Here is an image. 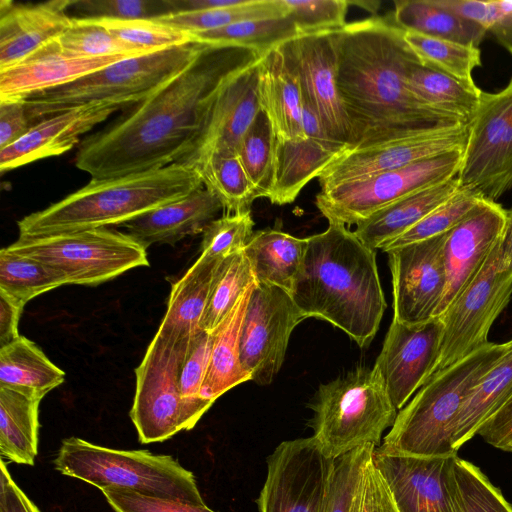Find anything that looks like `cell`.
I'll return each mask as SVG.
<instances>
[{"label": "cell", "instance_id": "cell-2", "mask_svg": "<svg viewBox=\"0 0 512 512\" xmlns=\"http://www.w3.org/2000/svg\"><path fill=\"white\" fill-rule=\"evenodd\" d=\"M333 38L337 86L351 133L348 150L466 124L426 109L413 97L406 79L419 59L393 21L374 17L347 23Z\"/></svg>", "mask_w": 512, "mask_h": 512}, {"label": "cell", "instance_id": "cell-33", "mask_svg": "<svg viewBox=\"0 0 512 512\" xmlns=\"http://www.w3.org/2000/svg\"><path fill=\"white\" fill-rule=\"evenodd\" d=\"M256 283L239 298L233 309L212 332L210 361L201 396L215 402L217 398L250 378L240 363V336L247 305Z\"/></svg>", "mask_w": 512, "mask_h": 512}, {"label": "cell", "instance_id": "cell-19", "mask_svg": "<svg viewBox=\"0 0 512 512\" xmlns=\"http://www.w3.org/2000/svg\"><path fill=\"white\" fill-rule=\"evenodd\" d=\"M447 233L385 251L392 274L394 320L418 324L435 317L446 286Z\"/></svg>", "mask_w": 512, "mask_h": 512}, {"label": "cell", "instance_id": "cell-32", "mask_svg": "<svg viewBox=\"0 0 512 512\" xmlns=\"http://www.w3.org/2000/svg\"><path fill=\"white\" fill-rule=\"evenodd\" d=\"M307 238H298L277 228L253 233L244 248L256 283L291 292L301 269Z\"/></svg>", "mask_w": 512, "mask_h": 512}, {"label": "cell", "instance_id": "cell-58", "mask_svg": "<svg viewBox=\"0 0 512 512\" xmlns=\"http://www.w3.org/2000/svg\"><path fill=\"white\" fill-rule=\"evenodd\" d=\"M477 435L496 449L512 452V396L480 427Z\"/></svg>", "mask_w": 512, "mask_h": 512}, {"label": "cell", "instance_id": "cell-1", "mask_svg": "<svg viewBox=\"0 0 512 512\" xmlns=\"http://www.w3.org/2000/svg\"><path fill=\"white\" fill-rule=\"evenodd\" d=\"M263 54L207 45L185 71L128 116L86 138L76 167L91 179H106L182 162L199 142L221 88Z\"/></svg>", "mask_w": 512, "mask_h": 512}, {"label": "cell", "instance_id": "cell-15", "mask_svg": "<svg viewBox=\"0 0 512 512\" xmlns=\"http://www.w3.org/2000/svg\"><path fill=\"white\" fill-rule=\"evenodd\" d=\"M305 316L286 290L256 283L240 336V363L250 380L270 384L279 372L294 328Z\"/></svg>", "mask_w": 512, "mask_h": 512}, {"label": "cell", "instance_id": "cell-24", "mask_svg": "<svg viewBox=\"0 0 512 512\" xmlns=\"http://www.w3.org/2000/svg\"><path fill=\"white\" fill-rule=\"evenodd\" d=\"M260 59L235 74L221 88L199 142L182 162L190 165L214 148L237 149L261 110L258 95Z\"/></svg>", "mask_w": 512, "mask_h": 512}, {"label": "cell", "instance_id": "cell-8", "mask_svg": "<svg viewBox=\"0 0 512 512\" xmlns=\"http://www.w3.org/2000/svg\"><path fill=\"white\" fill-rule=\"evenodd\" d=\"M309 407L312 436L333 459L365 444L378 447L398 413L376 370L364 366L321 384Z\"/></svg>", "mask_w": 512, "mask_h": 512}, {"label": "cell", "instance_id": "cell-11", "mask_svg": "<svg viewBox=\"0 0 512 512\" xmlns=\"http://www.w3.org/2000/svg\"><path fill=\"white\" fill-rule=\"evenodd\" d=\"M461 161L462 151H453L320 190L316 206L328 221L356 225L409 194L456 177Z\"/></svg>", "mask_w": 512, "mask_h": 512}, {"label": "cell", "instance_id": "cell-50", "mask_svg": "<svg viewBox=\"0 0 512 512\" xmlns=\"http://www.w3.org/2000/svg\"><path fill=\"white\" fill-rule=\"evenodd\" d=\"M438 3L482 25L512 54V0H438Z\"/></svg>", "mask_w": 512, "mask_h": 512}, {"label": "cell", "instance_id": "cell-12", "mask_svg": "<svg viewBox=\"0 0 512 512\" xmlns=\"http://www.w3.org/2000/svg\"><path fill=\"white\" fill-rule=\"evenodd\" d=\"M457 178L490 201L512 189V77L500 91L482 92Z\"/></svg>", "mask_w": 512, "mask_h": 512}, {"label": "cell", "instance_id": "cell-48", "mask_svg": "<svg viewBox=\"0 0 512 512\" xmlns=\"http://www.w3.org/2000/svg\"><path fill=\"white\" fill-rule=\"evenodd\" d=\"M213 334L199 331L191 340L179 376V390L189 412L199 421L214 402L201 396L209 366Z\"/></svg>", "mask_w": 512, "mask_h": 512}, {"label": "cell", "instance_id": "cell-3", "mask_svg": "<svg viewBox=\"0 0 512 512\" xmlns=\"http://www.w3.org/2000/svg\"><path fill=\"white\" fill-rule=\"evenodd\" d=\"M328 222L325 231L307 237L290 295L305 318L328 321L365 347L376 335L387 306L376 252L345 224Z\"/></svg>", "mask_w": 512, "mask_h": 512}, {"label": "cell", "instance_id": "cell-30", "mask_svg": "<svg viewBox=\"0 0 512 512\" xmlns=\"http://www.w3.org/2000/svg\"><path fill=\"white\" fill-rule=\"evenodd\" d=\"M345 151L311 138H277L270 202L277 205L294 202L302 189Z\"/></svg>", "mask_w": 512, "mask_h": 512}, {"label": "cell", "instance_id": "cell-7", "mask_svg": "<svg viewBox=\"0 0 512 512\" xmlns=\"http://www.w3.org/2000/svg\"><path fill=\"white\" fill-rule=\"evenodd\" d=\"M53 463L61 474L100 490L122 488L149 496L204 503L193 473L171 455L113 449L69 437L62 440Z\"/></svg>", "mask_w": 512, "mask_h": 512}, {"label": "cell", "instance_id": "cell-35", "mask_svg": "<svg viewBox=\"0 0 512 512\" xmlns=\"http://www.w3.org/2000/svg\"><path fill=\"white\" fill-rule=\"evenodd\" d=\"M512 341V339H511ZM512 396V343L503 357L470 391L455 420L452 447L459 448Z\"/></svg>", "mask_w": 512, "mask_h": 512}, {"label": "cell", "instance_id": "cell-51", "mask_svg": "<svg viewBox=\"0 0 512 512\" xmlns=\"http://www.w3.org/2000/svg\"><path fill=\"white\" fill-rule=\"evenodd\" d=\"M456 468L461 490L460 512H512V504L476 465L459 457Z\"/></svg>", "mask_w": 512, "mask_h": 512}, {"label": "cell", "instance_id": "cell-17", "mask_svg": "<svg viewBox=\"0 0 512 512\" xmlns=\"http://www.w3.org/2000/svg\"><path fill=\"white\" fill-rule=\"evenodd\" d=\"M469 124L426 131L346 150L319 175L321 190L453 151H463Z\"/></svg>", "mask_w": 512, "mask_h": 512}, {"label": "cell", "instance_id": "cell-10", "mask_svg": "<svg viewBox=\"0 0 512 512\" xmlns=\"http://www.w3.org/2000/svg\"><path fill=\"white\" fill-rule=\"evenodd\" d=\"M191 340L177 342L155 334L135 369L130 417L141 444L163 442L198 422L179 390L180 370Z\"/></svg>", "mask_w": 512, "mask_h": 512}, {"label": "cell", "instance_id": "cell-29", "mask_svg": "<svg viewBox=\"0 0 512 512\" xmlns=\"http://www.w3.org/2000/svg\"><path fill=\"white\" fill-rule=\"evenodd\" d=\"M457 176L409 194L358 222L355 235L368 247L383 249L459 189Z\"/></svg>", "mask_w": 512, "mask_h": 512}, {"label": "cell", "instance_id": "cell-31", "mask_svg": "<svg viewBox=\"0 0 512 512\" xmlns=\"http://www.w3.org/2000/svg\"><path fill=\"white\" fill-rule=\"evenodd\" d=\"M43 396L0 385V453L17 464L33 466L38 453L39 405Z\"/></svg>", "mask_w": 512, "mask_h": 512}, {"label": "cell", "instance_id": "cell-5", "mask_svg": "<svg viewBox=\"0 0 512 512\" xmlns=\"http://www.w3.org/2000/svg\"><path fill=\"white\" fill-rule=\"evenodd\" d=\"M512 341L489 342L453 365L433 374L398 411L382 450L421 456L457 454L452 447L455 420L463 402L509 350Z\"/></svg>", "mask_w": 512, "mask_h": 512}, {"label": "cell", "instance_id": "cell-22", "mask_svg": "<svg viewBox=\"0 0 512 512\" xmlns=\"http://www.w3.org/2000/svg\"><path fill=\"white\" fill-rule=\"evenodd\" d=\"M118 109L105 104H91L36 122L20 139L0 149L1 173L68 152L80 142L82 135Z\"/></svg>", "mask_w": 512, "mask_h": 512}, {"label": "cell", "instance_id": "cell-27", "mask_svg": "<svg viewBox=\"0 0 512 512\" xmlns=\"http://www.w3.org/2000/svg\"><path fill=\"white\" fill-rule=\"evenodd\" d=\"M258 70L260 107L268 116L277 138L307 139L302 121L301 83L281 45L262 55Z\"/></svg>", "mask_w": 512, "mask_h": 512}, {"label": "cell", "instance_id": "cell-18", "mask_svg": "<svg viewBox=\"0 0 512 512\" xmlns=\"http://www.w3.org/2000/svg\"><path fill=\"white\" fill-rule=\"evenodd\" d=\"M443 331L440 317L418 324L392 320L373 368L398 411L433 375Z\"/></svg>", "mask_w": 512, "mask_h": 512}, {"label": "cell", "instance_id": "cell-46", "mask_svg": "<svg viewBox=\"0 0 512 512\" xmlns=\"http://www.w3.org/2000/svg\"><path fill=\"white\" fill-rule=\"evenodd\" d=\"M483 200L484 198L474 189L459 187L454 195L382 250L385 252L392 248L445 234L464 220Z\"/></svg>", "mask_w": 512, "mask_h": 512}, {"label": "cell", "instance_id": "cell-28", "mask_svg": "<svg viewBox=\"0 0 512 512\" xmlns=\"http://www.w3.org/2000/svg\"><path fill=\"white\" fill-rule=\"evenodd\" d=\"M222 259L201 252L187 272L173 283L156 335L180 342L191 340L201 331V320Z\"/></svg>", "mask_w": 512, "mask_h": 512}, {"label": "cell", "instance_id": "cell-6", "mask_svg": "<svg viewBox=\"0 0 512 512\" xmlns=\"http://www.w3.org/2000/svg\"><path fill=\"white\" fill-rule=\"evenodd\" d=\"M206 44H189L125 58L68 84L24 99L30 121L43 120L72 108L105 104L122 108L141 103L185 71Z\"/></svg>", "mask_w": 512, "mask_h": 512}, {"label": "cell", "instance_id": "cell-23", "mask_svg": "<svg viewBox=\"0 0 512 512\" xmlns=\"http://www.w3.org/2000/svg\"><path fill=\"white\" fill-rule=\"evenodd\" d=\"M72 0L37 4L0 2V71L25 60L56 40L72 23Z\"/></svg>", "mask_w": 512, "mask_h": 512}, {"label": "cell", "instance_id": "cell-38", "mask_svg": "<svg viewBox=\"0 0 512 512\" xmlns=\"http://www.w3.org/2000/svg\"><path fill=\"white\" fill-rule=\"evenodd\" d=\"M206 189L221 202L226 214L251 211L257 195L236 150L214 148L192 164Z\"/></svg>", "mask_w": 512, "mask_h": 512}, {"label": "cell", "instance_id": "cell-34", "mask_svg": "<svg viewBox=\"0 0 512 512\" xmlns=\"http://www.w3.org/2000/svg\"><path fill=\"white\" fill-rule=\"evenodd\" d=\"M407 86L426 109L469 124L482 95L474 82H466L430 69L418 60L407 73Z\"/></svg>", "mask_w": 512, "mask_h": 512}, {"label": "cell", "instance_id": "cell-62", "mask_svg": "<svg viewBox=\"0 0 512 512\" xmlns=\"http://www.w3.org/2000/svg\"><path fill=\"white\" fill-rule=\"evenodd\" d=\"M348 2H349V5L353 4V5L361 6L363 9H365L368 12L373 13V14H375L378 11L379 5H380V3L378 1H365V2H363V1H360V2L348 1Z\"/></svg>", "mask_w": 512, "mask_h": 512}, {"label": "cell", "instance_id": "cell-45", "mask_svg": "<svg viewBox=\"0 0 512 512\" xmlns=\"http://www.w3.org/2000/svg\"><path fill=\"white\" fill-rule=\"evenodd\" d=\"M56 41L66 53L84 58H130L155 52L127 44L96 20L82 17H73L70 26Z\"/></svg>", "mask_w": 512, "mask_h": 512}, {"label": "cell", "instance_id": "cell-39", "mask_svg": "<svg viewBox=\"0 0 512 512\" xmlns=\"http://www.w3.org/2000/svg\"><path fill=\"white\" fill-rule=\"evenodd\" d=\"M299 36L288 16L234 23L193 35L194 41L213 46H236L266 53Z\"/></svg>", "mask_w": 512, "mask_h": 512}, {"label": "cell", "instance_id": "cell-37", "mask_svg": "<svg viewBox=\"0 0 512 512\" xmlns=\"http://www.w3.org/2000/svg\"><path fill=\"white\" fill-rule=\"evenodd\" d=\"M65 372L33 341L19 335L0 347V385L45 396L61 385Z\"/></svg>", "mask_w": 512, "mask_h": 512}, {"label": "cell", "instance_id": "cell-61", "mask_svg": "<svg viewBox=\"0 0 512 512\" xmlns=\"http://www.w3.org/2000/svg\"><path fill=\"white\" fill-rule=\"evenodd\" d=\"M499 253L503 262L512 268V207L507 210V220L499 243Z\"/></svg>", "mask_w": 512, "mask_h": 512}, {"label": "cell", "instance_id": "cell-14", "mask_svg": "<svg viewBox=\"0 0 512 512\" xmlns=\"http://www.w3.org/2000/svg\"><path fill=\"white\" fill-rule=\"evenodd\" d=\"M334 462L313 436L281 442L267 457L259 512H324Z\"/></svg>", "mask_w": 512, "mask_h": 512}, {"label": "cell", "instance_id": "cell-41", "mask_svg": "<svg viewBox=\"0 0 512 512\" xmlns=\"http://www.w3.org/2000/svg\"><path fill=\"white\" fill-rule=\"evenodd\" d=\"M285 15L288 11L283 0H243L231 7L170 13L156 20L195 35L238 22Z\"/></svg>", "mask_w": 512, "mask_h": 512}, {"label": "cell", "instance_id": "cell-59", "mask_svg": "<svg viewBox=\"0 0 512 512\" xmlns=\"http://www.w3.org/2000/svg\"><path fill=\"white\" fill-rule=\"evenodd\" d=\"M0 512H41L12 479L3 459L0 469Z\"/></svg>", "mask_w": 512, "mask_h": 512}, {"label": "cell", "instance_id": "cell-42", "mask_svg": "<svg viewBox=\"0 0 512 512\" xmlns=\"http://www.w3.org/2000/svg\"><path fill=\"white\" fill-rule=\"evenodd\" d=\"M276 142L273 126L265 112L260 110L236 149L257 198L269 199L271 195Z\"/></svg>", "mask_w": 512, "mask_h": 512}, {"label": "cell", "instance_id": "cell-13", "mask_svg": "<svg viewBox=\"0 0 512 512\" xmlns=\"http://www.w3.org/2000/svg\"><path fill=\"white\" fill-rule=\"evenodd\" d=\"M499 243L474 280L440 317L444 331L433 374L489 343L491 326L512 296V268L501 259Z\"/></svg>", "mask_w": 512, "mask_h": 512}, {"label": "cell", "instance_id": "cell-52", "mask_svg": "<svg viewBox=\"0 0 512 512\" xmlns=\"http://www.w3.org/2000/svg\"><path fill=\"white\" fill-rule=\"evenodd\" d=\"M299 35L340 30L346 23L349 2L344 0H283Z\"/></svg>", "mask_w": 512, "mask_h": 512}, {"label": "cell", "instance_id": "cell-60", "mask_svg": "<svg viewBox=\"0 0 512 512\" xmlns=\"http://www.w3.org/2000/svg\"><path fill=\"white\" fill-rule=\"evenodd\" d=\"M24 306L23 303L0 291V347L20 335L18 323Z\"/></svg>", "mask_w": 512, "mask_h": 512}, {"label": "cell", "instance_id": "cell-25", "mask_svg": "<svg viewBox=\"0 0 512 512\" xmlns=\"http://www.w3.org/2000/svg\"><path fill=\"white\" fill-rule=\"evenodd\" d=\"M121 57L84 58L63 51L54 40L20 63L0 71V100H24L73 82Z\"/></svg>", "mask_w": 512, "mask_h": 512}, {"label": "cell", "instance_id": "cell-55", "mask_svg": "<svg viewBox=\"0 0 512 512\" xmlns=\"http://www.w3.org/2000/svg\"><path fill=\"white\" fill-rule=\"evenodd\" d=\"M101 491L115 512H216L205 503L149 496L130 489L107 487Z\"/></svg>", "mask_w": 512, "mask_h": 512}, {"label": "cell", "instance_id": "cell-47", "mask_svg": "<svg viewBox=\"0 0 512 512\" xmlns=\"http://www.w3.org/2000/svg\"><path fill=\"white\" fill-rule=\"evenodd\" d=\"M91 19V18H90ZM121 41L151 51L189 44L193 35L156 19H94Z\"/></svg>", "mask_w": 512, "mask_h": 512}, {"label": "cell", "instance_id": "cell-21", "mask_svg": "<svg viewBox=\"0 0 512 512\" xmlns=\"http://www.w3.org/2000/svg\"><path fill=\"white\" fill-rule=\"evenodd\" d=\"M506 220L507 210L495 201L484 199L446 234V286L435 317L444 315L480 272L500 242Z\"/></svg>", "mask_w": 512, "mask_h": 512}, {"label": "cell", "instance_id": "cell-40", "mask_svg": "<svg viewBox=\"0 0 512 512\" xmlns=\"http://www.w3.org/2000/svg\"><path fill=\"white\" fill-rule=\"evenodd\" d=\"M69 284L60 270L39 260L0 251V291L23 303L59 286Z\"/></svg>", "mask_w": 512, "mask_h": 512}, {"label": "cell", "instance_id": "cell-4", "mask_svg": "<svg viewBox=\"0 0 512 512\" xmlns=\"http://www.w3.org/2000/svg\"><path fill=\"white\" fill-rule=\"evenodd\" d=\"M203 186L197 170L184 162L120 177L91 179L60 201L19 220V237L120 226Z\"/></svg>", "mask_w": 512, "mask_h": 512}, {"label": "cell", "instance_id": "cell-43", "mask_svg": "<svg viewBox=\"0 0 512 512\" xmlns=\"http://www.w3.org/2000/svg\"><path fill=\"white\" fill-rule=\"evenodd\" d=\"M254 283L255 276L243 250L224 257L214 277L201 330L212 333Z\"/></svg>", "mask_w": 512, "mask_h": 512}, {"label": "cell", "instance_id": "cell-16", "mask_svg": "<svg viewBox=\"0 0 512 512\" xmlns=\"http://www.w3.org/2000/svg\"><path fill=\"white\" fill-rule=\"evenodd\" d=\"M457 454L421 456L376 447L372 462L399 512H460Z\"/></svg>", "mask_w": 512, "mask_h": 512}, {"label": "cell", "instance_id": "cell-26", "mask_svg": "<svg viewBox=\"0 0 512 512\" xmlns=\"http://www.w3.org/2000/svg\"><path fill=\"white\" fill-rule=\"evenodd\" d=\"M221 209L218 198L203 186L120 226L145 249L153 244L174 245L203 233Z\"/></svg>", "mask_w": 512, "mask_h": 512}, {"label": "cell", "instance_id": "cell-56", "mask_svg": "<svg viewBox=\"0 0 512 512\" xmlns=\"http://www.w3.org/2000/svg\"><path fill=\"white\" fill-rule=\"evenodd\" d=\"M351 512H399L372 458L364 469Z\"/></svg>", "mask_w": 512, "mask_h": 512}, {"label": "cell", "instance_id": "cell-20", "mask_svg": "<svg viewBox=\"0 0 512 512\" xmlns=\"http://www.w3.org/2000/svg\"><path fill=\"white\" fill-rule=\"evenodd\" d=\"M281 48L299 77L304 98L319 116L327 134L348 150L351 133L337 86L333 32L299 35Z\"/></svg>", "mask_w": 512, "mask_h": 512}, {"label": "cell", "instance_id": "cell-9", "mask_svg": "<svg viewBox=\"0 0 512 512\" xmlns=\"http://www.w3.org/2000/svg\"><path fill=\"white\" fill-rule=\"evenodd\" d=\"M6 248L60 270L75 285H98L149 265L145 248L127 233L110 228L19 237Z\"/></svg>", "mask_w": 512, "mask_h": 512}, {"label": "cell", "instance_id": "cell-57", "mask_svg": "<svg viewBox=\"0 0 512 512\" xmlns=\"http://www.w3.org/2000/svg\"><path fill=\"white\" fill-rule=\"evenodd\" d=\"M31 126L24 100H0V149L20 139Z\"/></svg>", "mask_w": 512, "mask_h": 512}, {"label": "cell", "instance_id": "cell-53", "mask_svg": "<svg viewBox=\"0 0 512 512\" xmlns=\"http://www.w3.org/2000/svg\"><path fill=\"white\" fill-rule=\"evenodd\" d=\"M251 211L225 214L213 220L204 230L201 252L224 258L244 250L253 235Z\"/></svg>", "mask_w": 512, "mask_h": 512}, {"label": "cell", "instance_id": "cell-49", "mask_svg": "<svg viewBox=\"0 0 512 512\" xmlns=\"http://www.w3.org/2000/svg\"><path fill=\"white\" fill-rule=\"evenodd\" d=\"M375 448L365 444L335 459L324 512H351L364 469Z\"/></svg>", "mask_w": 512, "mask_h": 512}, {"label": "cell", "instance_id": "cell-44", "mask_svg": "<svg viewBox=\"0 0 512 512\" xmlns=\"http://www.w3.org/2000/svg\"><path fill=\"white\" fill-rule=\"evenodd\" d=\"M404 39L422 65L462 81L474 82L473 71L481 66L478 47L406 30Z\"/></svg>", "mask_w": 512, "mask_h": 512}, {"label": "cell", "instance_id": "cell-54", "mask_svg": "<svg viewBox=\"0 0 512 512\" xmlns=\"http://www.w3.org/2000/svg\"><path fill=\"white\" fill-rule=\"evenodd\" d=\"M69 9L91 19H157L170 14L167 0H72Z\"/></svg>", "mask_w": 512, "mask_h": 512}, {"label": "cell", "instance_id": "cell-36", "mask_svg": "<svg viewBox=\"0 0 512 512\" xmlns=\"http://www.w3.org/2000/svg\"><path fill=\"white\" fill-rule=\"evenodd\" d=\"M393 22L403 30L478 47L487 30L442 7L437 0H397Z\"/></svg>", "mask_w": 512, "mask_h": 512}]
</instances>
